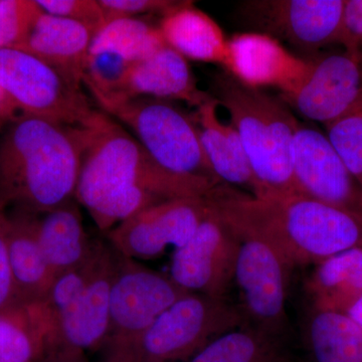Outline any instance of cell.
Segmentation results:
<instances>
[{
  "label": "cell",
  "mask_w": 362,
  "mask_h": 362,
  "mask_svg": "<svg viewBox=\"0 0 362 362\" xmlns=\"http://www.w3.org/2000/svg\"><path fill=\"white\" fill-rule=\"evenodd\" d=\"M47 325L40 304L0 313V362H37L44 352Z\"/></svg>",
  "instance_id": "cell-26"
},
{
  "label": "cell",
  "mask_w": 362,
  "mask_h": 362,
  "mask_svg": "<svg viewBox=\"0 0 362 362\" xmlns=\"http://www.w3.org/2000/svg\"><path fill=\"white\" fill-rule=\"evenodd\" d=\"M0 87L26 115L80 127L95 109L81 88L20 49H0Z\"/></svg>",
  "instance_id": "cell-7"
},
{
  "label": "cell",
  "mask_w": 362,
  "mask_h": 362,
  "mask_svg": "<svg viewBox=\"0 0 362 362\" xmlns=\"http://www.w3.org/2000/svg\"><path fill=\"white\" fill-rule=\"evenodd\" d=\"M337 44L345 52L362 57V0H345Z\"/></svg>",
  "instance_id": "cell-33"
},
{
  "label": "cell",
  "mask_w": 362,
  "mask_h": 362,
  "mask_svg": "<svg viewBox=\"0 0 362 362\" xmlns=\"http://www.w3.org/2000/svg\"><path fill=\"white\" fill-rule=\"evenodd\" d=\"M325 128L328 139L362 188V110Z\"/></svg>",
  "instance_id": "cell-28"
},
{
  "label": "cell",
  "mask_w": 362,
  "mask_h": 362,
  "mask_svg": "<svg viewBox=\"0 0 362 362\" xmlns=\"http://www.w3.org/2000/svg\"><path fill=\"white\" fill-rule=\"evenodd\" d=\"M42 11L33 0H0V49H18Z\"/></svg>",
  "instance_id": "cell-29"
},
{
  "label": "cell",
  "mask_w": 362,
  "mask_h": 362,
  "mask_svg": "<svg viewBox=\"0 0 362 362\" xmlns=\"http://www.w3.org/2000/svg\"><path fill=\"white\" fill-rule=\"evenodd\" d=\"M345 0H251L240 13L258 33L316 52L337 44Z\"/></svg>",
  "instance_id": "cell-12"
},
{
  "label": "cell",
  "mask_w": 362,
  "mask_h": 362,
  "mask_svg": "<svg viewBox=\"0 0 362 362\" xmlns=\"http://www.w3.org/2000/svg\"><path fill=\"white\" fill-rule=\"evenodd\" d=\"M140 97L182 101L199 108L211 95L199 89L187 59L166 45L133 65L118 98Z\"/></svg>",
  "instance_id": "cell-18"
},
{
  "label": "cell",
  "mask_w": 362,
  "mask_h": 362,
  "mask_svg": "<svg viewBox=\"0 0 362 362\" xmlns=\"http://www.w3.org/2000/svg\"><path fill=\"white\" fill-rule=\"evenodd\" d=\"M37 4L45 13L84 23L96 32L105 23L98 0H37Z\"/></svg>",
  "instance_id": "cell-30"
},
{
  "label": "cell",
  "mask_w": 362,
  "mask_h": 362,
  "mask_svg": "<svg viewBox=\"0 0 362 362\" xmlns=\"http://www.w3.org/2000/svg\"><path fill=\"white\" fill-rule=\"evenodd\" d=\"M211 206L240 239L263 240L292 268L362 247V218L302 195L259 199L221 185Z\"/></svg>",
  "instance_id": "cell-2"
},
{
  "label": "cell",
  "mask_w": 362,
  "mask_h": 362,
  "mask_svg": "<svg viewBox=\"0 0 362 362\" xmlns=\"http://www.w3.org/2000/svg\"><path fill=\"white\" fill-rule=\"evenodd\" d=\"M158 26L165 44L183 58L225 66L228 40L218 23L192 2L181 1L162 16Z\"/></svg>",
  "instance_id": "cell-20"
},
{
  "label": "cell",
  "mask_w": 362,
  "mask_h": 362,
  "mask_svg": "<svg viewBox=\"0 0 362 362\" xmlns=\"http://www.w3.org/2000/svg\"><path fill=\"white\" fill-rule=\"evenodd\" d=\"M0 125H1V123H0Z\"/></svg>",
  "instance_id": "cell-38"
},
{
  "label": "cell",
  "mask_w": 362,
  "mask_h": 362,
  "mask_svg": "<svg viewBox=\"0 0 362 362\" xmlns=\"http://www.w3.org/2000/svg\"><path fill=\"white\" fill-rule=\"evenodd\" d=\"M159 26L142 18L104 23L95 33L89 52H108L134 64L165 47Z\"/></svg>",
  "instance_id": "cell-27"
},
{
  "label": "cell",
  "mask_w": 362,
  "mask_h": 362,
  "mask_svg": "<svg viewBox=\"0 0 362 362\" xmlns=\"http://www.w3.org/2000/svg\"><path fill=\"white\" fill-rule=\"evenodd\" d=\"M240 240L233 285L239 291L238 306L245 323L284 339L289 330L286 304L293 268L277 250L263 240Z\"/></svg>",
  "instance_id": "cell-8"
},
{
  "label": "cell",
  "mask_w": 362,
  "mask_h": 362,
  "mask_svg": "<svg viewBox=\"0 0 362 362\" xmlns=\"http://www.w3.org/2000/svg\"><path fill=\"white\" fill-rule=\"evenodd\" d=\"M218 106L211 96L194 115L207 163L223 185L246 188L255 197L256 182L239 133L232 124L221 122Z\"/></svg>",
  "instance_id": "cell-19"
},
{
  "label": "cell",
  "mask_w": 362,
  "mask_h": 362,
  "mask_svg": "<svg viewBox=\"0 0 362 362\" xmlns=\"http://www.w3.org/2000/svg\"><path fill=\"white\" fill-rule=\"evenodd\" d=\"M95 33L94 28L84 23L42 11L18 49L44 62L81 88Z\"/></svg>",
  "instance_id": "cell-17"
},
{
  "label": "cell",
  "mask_w": 362,
  "mask_h": 362,
  "mask_svg": "<svg viewBox=\"0 0 362 362\" xmlns=\"http://www.w3.org/2000/svg\"><path fill=\"white\" fill-rule=\"evenodd\" d=\"M8 216L0 209V313L21 306L9 261L7 247Z\"/></svg>",
  "instance_id": "cell-32"
},
{
  "label": "cell",
  "mask_w": 362,
  "mask_h": 362,
  "mask_svg": "<svg viewBox=\"0 0 362 362\" xmlns=\"http://www.w3.org/2000/svg\"><path fill=\"white\" fill-rule=\"evenodd\" d=\"M117 254L105 245L94 275L85 289L52 323L47 344L87 352L107 344L110 329V295Z\"/></svg>",
  "instance_id": "cell-15"
},
{
  "label": "cell",
  "mask_w": 362,
  "mask_h": 362,
  "mask_svg": "<svg viewBox=\"0 0 362 362\" xmlns=\"http://www.w3.org/2000/svg\"><path fill=\"white\" fill-rule=\"evenodd\" d=\"M209 206L192 238L175 250L169 277L185 291L226 298L233 286L242 240L216 213L211 201Z\"/></svg>",
  "instance_id": "cell-9"
},
{
  "label": "cell",
  "mask_w": 362,
  "mask_h": 362,
  "mask_svg": "<svg viewBox=\"0 0 362 362\" xmlns=\"http://www.w3.org/2000/svg\"><path fill=\"white\" fill-rule=\"evenodd\" d=\"M103 11L105 23L121 18H140L145 14L165 16L181 1L171 0H98Z\"/></svg>",
  "instance_id": "cell-31"
},
{
  "label": "cell",
  "mask_w": 362,
  "mask_h": 362,
  "mask_svg": "<svg viewBox=\"0 0 362 362\" xmlns=\"http://www.w3.org/2000/svg\"><path fill=\"white\" fill-rule=\"evenodd\" d=\"M282 100L325 126L362 110V57L345 51L313 57L303 83Z\"/></svg>",
  "instance_id": "cell-14"
},
{
  "label": "cell",
  "mask_w": 362,
  "mask_h": 362,
  "mask_svg": "<svg viewBox=\"0 0 362 362\" xmlns=\"http://www.w3.org/2000/svg\"><path fill=\"white\" fill-rule=\"evenodd\" d=\"M362 330V296L345 311Z\"/></svg>",
  "instance_id": "cell-37"
},
{
  "label": "cell",
  "mask_w": 362,
  "mask_h": 362,
  "mask_svg": "<svg viewBox=\"0 0 362 362\" xmlns=\"http://www.w3.org/2000/svg\"><path fill=\"white\" fill-rule=\"evenodd\" d=\"M211 95L228 111L251 165L259 199L298 195L293 178V141L299 120L283 101L216 76Z\"/></svg>",
  "instance_id": "cell-4"
},
{
  "label": "cell",
  "mask_w": 362,
  "mask_h": 362,
  "mask_svg": "<svg viewBox=\"0 0 362 362\" xmlns=\"http://www.w3.org/2000/svg\"><path fill=\"white\" fill-rule=\"evenodd\" d=\"M304 337L313 362H362V330L345 312L310 305Z\"/></svg>",
  "instance_id": "cell-24"
},
{
  "label": "cell",
  "mask_w": 362,
  "mask_h": 362,
  "mask_svg": "<svg viewBox=\"0 0 362 362\" xmlns=\"http://www.w3.org/2000/svg\"><path fill=\"white\" fill-rule=\"evenodd\" d=\"M80 127L85 149L75 199L102 232L162 202L211 197L223 185L162 168L105 112L95 110Z\"/></svg>",
  "instance_id": "cell-1"
},
{
  "label": "cell",
  "mask_w": 362,
  "mask_h": 362,
  "mask_svg": "<svg viewBox=\"0 0 362 362\" xmlns=\"http://www.w3.org/2000/svg\"><path fill=\"white\" fill-rule=\"evenodd\" d=\"M37 362H90L85 352L61 345L45 343L44 352Z\"/></svg>",
  "instance_id": "cell-34"
},
{
  "label": "cell",
  "mask_w": 362,
  "mask_h": 362,
  "mask_svg": "<svg viewBox=\"0 0 362 362\" xmlns=\"http://www.w3.org/2000/svg\"><path fill=\"white\" fill-rule=\"evenodd\" d=\"M82 127L21 113L0 137V209L42 214L75 199Z\"/></svg>",
  "instance_id": "cell-3"
},
{
  "label": "cell",
  "mask_w": 362,
  "mask_h": 362,
  "mask_svg": "<svg viewBox=\"0 0 362 362\" xmlns=\"http://www.w3.org/2000/svg\"><path fill=\"white\" fill-rule=\"evenodd\" d=\"M7 216V247L18 300L23 305L40 304L54 275L37 240V214L18 209V213Z\"/></svg>",
  "instance_id": "cell-22"
},
{
  "label": "cell",
  "mask_w": 362,
  "mask_h": 362,
  "mask_svg": "<svg viewBox=\"0 0 362 362\" xmlns=\"http://www.w3.org/2000/svg\"><path fill=\"white\" fill-rule=\"evenodd\" d=\"M185 362H291L284 339L244 325L223 333Z\"/></svg>",
  "instance_id": "cell-25"
},
{
  "label": "cell",
  "mask_w": 362,
  "mask_h": 362,
  "mask_svg": "<svg viewBox=\"0 0 362 362\" xmlns=\"http://www.w3.org/2000/svg\"><path fill=\"white\" fill-rule=\"evenodd\" d=\"M18 107L0 87V123L11 122L18 116Z\"/></svg>",
  "instance_id": "cell-36"
},
{
  "label": "cell",
  "mask_w": 362,
  "mask_h": 362,
  "mask_svg": "<svg viewBox=\"0 0 362 362\" xmlns=\"http://www.w3.org/2000/svg\"><path fill=\"white\" fill-rule=\"evenodd\" d=\"M96 102L107 115L134 133L136 140L162 168L223 185L207 163L194 117L173 101L140 97Z\"/></svg>",
  "instance_id": "cell-5"
},
{
  "label": "cell",
  "mask_w": 362,
  "mask_h": 362,
  "mask_svg": "<svg viewBox=\"0 0 362 362\" xmlns=\"http://www.w3.org/2000/svg\"><path fill=\"white\" fill-rule=\"evenodd\" d=\"M223 68L240 84L259 90L275 88L286 97L303 83L310 70V59L295 56L265 33H243L228 40Z\"/></svg>",
  "instance_id": "cell-16"
},
{
  "label": "cell",
  "mask_w": 362,
  "mask_h": 362,
  "mask_svg": "<svg viewBox=\"0 0 362 362\" xmlns=\"http://www.w3.org/2000/svg\"><path fill=\"white\" fill-rule=\"evenodd\" d=\"M37 235L54 279L84 264L97 244L86 233L80 204L75 199L37 214Z\"/></svg>",
  "instance_id": "cell-21"
},
{
  "label": "cell",
  "mask_w": 362,
  "mask_h": 362,
  "mask_svg": "<svg viewBox=\"0 0 362 362\" xmlns=\"http://www.w3.org/2000/svg\"><path fill=\"white\" fill-rule=\"evenodd\" d=\"M116 254L107 344L135 343L166 309L188 292L169 275Z\"/></svg>",
  "instance_id": "cell-10"
},
{
  "label": "cell",
  "mask_w": 362,
  "mask_h": 362,
  "mask_svg": "<svg viewBox=\"0 0 362 362\" xmlns=\"http://www.w3.org/2000/svg\"><path fill=\"white\" fill-rule=\"evenodd\" d=\"M244 325L238 304L188 292L134 344L141 362H185L216 337Z\"/></svg>",
  "instance_id": "cell-6"
},
{
  "label": "cell",
  "mask_w": 362,
  "mask_h": 362,
  "mask_svg": "<svg viewBox=\"0 0 362 362\" xmlns=\"http://www.w3.org/2000/svg\"><path fill=\"white\" fill-rule=\"evenodd\" d=\"M104 362H141L134 343H109Z\"/></svg>",
  "instance_id": "cell-35"
},
{
  "label": "cell",
  "mask_w": 362,
  "mask_h": 362,
  "mask_svg": "<svg viewBox=\"0 0 362 362\" xmlns=\"http://www.w3.org/2000/svg\"><path fill=\"white\" fill-rule=\"evenodd\" d=\"M209 197L169 199L130 216L107 233L117 252L135 261L160 257L182 247L209 209Z\"/></svg>",
  "instance_id": "cell-11"
},
{
  "label": "cell",
  "mask_w": 362,
  "mask_h": 362,
  "mask_svg": "<svg viewBox=\"0 0 362 362\" xmlns=\"http://www.w3.org/2000/svg\"><path fill=\"white\" fill-rule=\"evenodd\" d=\"M293 178L298 195L362 218V188L327 135L298 122L293 141Z\"/></svg>",
  "instance_id": "cell-13"
},
{
  "label": "cell",
  "mask_w": 362,
  "mask_h": 362,
  "mask_svg": "<svg viewBox=\"0 0 362 362\" xmlns=\"http://www.w3.org/2000/svg\"><path fill=\"white\" fill-rule=\"evenodd\" d=\"M315 266L306 283L311 306L345 312L362 296V247L338 252Z\"/></svg>",
  "instance_id": "cell-23"
}]
</instances>
